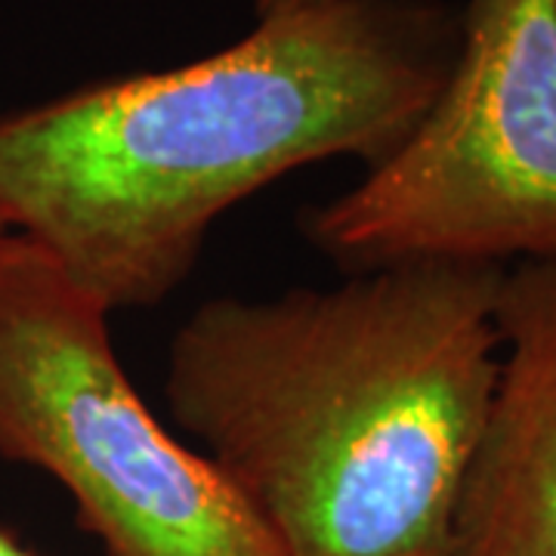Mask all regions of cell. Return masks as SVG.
<instances>
[{
    "label": "cell",
    "instance_id": "6da1fadb",
    "mask_svg": "<svg viewBox=\"0 0 556 556\" xmlns=\"http://www.w3.org/2000/svg\"><path fill=\"white\" fill-rule=\"evenodd\" d=\"M457 47L448 0H328L189 65L3 115L0 226L109 316L159 306L229 207L316 161L390 159Z\"/></svg>",
    "mask_w": 556,
    "mask_h": 556
},
{
    "label": "cell",
    "instance_id": "7a4b0ae2",
    "mask_svg": "<svg viewBox=\"0 0 556 556\" xmlns=\"http://www.w3.org/2000/svg\"><path fill=\"white\" fill-rule=\"evenodd\" d=\"M504 273L420 257L207 300L170 340V420L278 556H457L501 375Z\"/></svg>",
    "mask_w": 556,
    "mask_h": 556
},
{
    "label": "cell",
    "instance_id": "3957f363",
    "mask_svg": "<svg viewBox=\"0 0 556 556\" xmlns=\"http://www.w3.org/2000/svg\"><path fill=\"white\" fill-rule=\"evenodd\" d=\"M0 455L56 479L105 556H278L217 467L149 412L109 313L16 232H0Z\"/></svg>",
    "mask_w": 556,
    "mask_h": 556
},
{
    "label": "cell",
    "instance_id": "277c9868",
    "mask_svg": "<svg viewBox=\"0 0 556 556\" xmlns=\"http://www.w3.org/2000/svg\"><path fill=\"white\" fill-rule=\"evenodd\" d=\"M303 226L350 273L420 257L556 260V0H467L430 112Z\"/></svg>",
    "mask_w": 556,
    "mask_h": 556
},
{
    "label": "cell",
    "instance_id": "5b68a950",
    "mask_svg": "<svg viewBox=\"0 0 556 556\" xmlns=\"http://www.w3.org/2000/svg\"><path fill=\"white\" fill-rule=\"evenodd\" d=\"M501 375L457 504V556H556V260L507 266Z\"/></svg>",
    "mask_w": 556,
    "mask_h": 556
},
{
    "label": "cell",
    "instance_id": "8992f818",
    "mask_svg": "<svg viewBox=\"0 0 556 556\" xmlns=\"http://www.w3.org/2000/svg\"><path fill=\"white\" fill-rule=\"evenodd\" d=\"M316 3H328V0H254V16L257 20H273V16H285L303 7H316Z\"/></svg>",
    "mask_w": 556,
    "mask_h": 556
},
{
    "label": "cell",
    "instance_id": "52a82bcc",
    "mask_svg": "<svg viewBox=\"0 0 556 556\" xmlns=\"http://www.w3.org/2000/svg\"><path fill=\"white\" fill-rule=\"evenodd\" d=\"M0 556H35V554H28L25 547H20L13 538L7 535L3 529H0Z\"/></svg>",
    "mask_w": 556,
    "mask_h": 556
},
{
    "label": "cell",
    "instance_id": "ba28073f",
    "mask_svg": "<svg viewBox=\"0 0 556 556\" xmlns=\"http://www.w3.org/2000/svg\"><path fill=\"white\" fill-rule=\"evenodd\" d=\"M0 232H7V229H3V226H0Z\"/></svg>",
    "mask_w": 556,
    "mask_h": 556
}]
</instances>
